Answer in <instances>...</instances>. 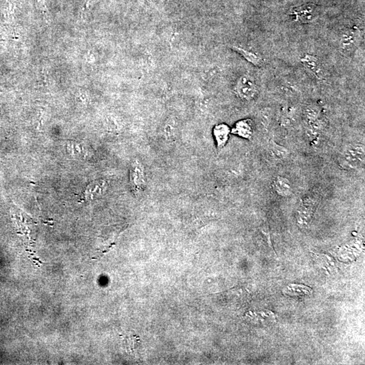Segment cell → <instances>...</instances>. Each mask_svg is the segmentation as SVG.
I'll return each mask as SVG.
<instances>
[{"instance_id":"6da1fadb","label":"cell","mask_w":365,"mask_h":365,"mask_svg":"<svg viewBox=\"0 0 365 365\" xmlns=\"http://www.w3.org/2000/svg\"><path fill=\"white\" fill-rule=\"evenodd\" d=\"M364 146L360 144H346L340 156L341 167L347 170L358 169L364 165Z\"/></svg>"},{"instance_id":"7a4b0ae2","label":"cell","mask_w":365,"mask_h":365,"mask_svg":"<svg viewBox=\"0 0 365 365\" xmlns=\"http://www.w3.org/2000/svg\"><path fill=\"white\" fill-rule=\"evenodd\" d=\"M318 205L317 198L312 196H304L296 210V220L300 225H308Z\"/></svg>"},{"instance_id":"3957f363","label":"cell","mask_w":365,"mask_h":365,"mask_svg":"<svg viewBox=\"0 0 365 365\" xmlns=\"http://www.w3.org/2000/svg\"><path fill=\"white\" fill-rule=\"evenodd\" d=\"M235 90L240 99L244 101H250L256 97L258 87L254 78L245 75L238 80Z\"/></svg>"},{"instance_id":"277c9868","label":"cell","mask_w":365,"mask_h":365,"mask_svg":"<svg viewBox=\"0 0 365 365\" xmlns=\"http://www.w3.org/2000/svg\"><path fill=\"white\" fill-rule=\"evenodd\" d=\"M318 7L312 4H307L294 7L291 10L290 15L295 21L299 23L309 24L315 21L318 17Z\"/></svg>"},{"instance_id":"5b68a950","label":"cell","mask_w":365,"mask_h":365,"mask_svg":"<svg viewBox=\"0 0 365 365\" xmlns=\"http://www.w3.org/2000/svg\"><path fill=\"white\" fill-rule=\"evenodd\" d=\"M130 176H131L130 180H131V186L135 193L140 194L145 191L147 180H146L145 168L141 162L138 160L133 162L131 166Z\"/></svg>"},{"instance_id":"8992f818","label":"cell","mask_w":365,"mask_h":365,"mask_svg":"<svg viewBox=\"0 0 365 365\" xmlns=\"http://www.w3.org/2000/svg\"><path fill=\"white\" fill-rule=\"evenodd\" d=\"M301 63L304 67L317 79L325 78V71L320 59L311 54H305L301 58Z\"/></svg>"},{"instance_id":"52a82bcc","label":"cell","mask_w":365,"mask_h":365,"mask_svg":"<svg viewBox=\"0 0 365 365\" xmlns=\"http://www.w3.org/2000/svg\"><path fill=\"white\" fill-rule=\"evenodd\" d=\"M360 38V32L356 28L345 30L341 35L340 45L342 51L351 52L356 48Z\"/></svg>"},{"instance_id":"ba28073f","label":"cell","mask_w":365,"mask_h":365,"mask_svg":"<svg viewBox=\"0 0 365 365\" xmlns=\"http://www.w3.org/2000/svg\"><path fill=\"white\" fill-rule=\"evenodd\" d=\"M274 192L281 197H290L292 194V186L290 180L283 176H277L272 182Z\"/></svg>"},{"instance_id":"9c48e42d","label":"cell","mask_w":365,"mask_h":365,"mask_svg":"<svg viewBox=\"0 0 365 365\" xmlns=\"http://www.w3.org/2000/svg\"><path fill=\"white\" fill-rule=\"evenodd\" d=\"M253 122L251 119H243L237 122L232 133L244 139H251L253 135Z\"/></svg>"},{"instance_id":"30bf717a","label":"cell","mask_w":365,"mask_h":365,"mask_svg":"<svg viewBox=\"0 0 365 365\" xmlns=\"http://www.w3.org/2000/svg\"><path fill=\"white\" fill-rule=\"evenodd\" d=\"M232 133L230 127L226 124L220 123L214 127L213 135L218 148H222L226 145Z\"/></svg>"},{"instance_id":"8fae6325","label":"cell","mask_w":365,"mask_h":365,"mask_svg":"<svg viewBox=\"0 0 365 365\" xmlns=\"http://www.w3.org/2000/svg\"><path fill=\"white\" fill-rule=\"evenodd\" d=\"M231 48L240 54V55H242L243 57L247 60L248 63H251L252 65L255 66V67H262L263 65V58L259 54L246 50L245 48H241L238 45H232Z\"/></svg>"},{"instance_id":"7c38bea8","label":"cell","mask_w":365,"mask_h":365,"mask_svg":"<svg viewBox=\"0 0 365 365\" xmlns=\"http://www.w3.org/2000/svg\"><path fill=\"white\" fill-rule=\"evenodd\" d=\"M268 150H269L270 154L279 160L286 159L290 154V150L288 148L280 145L272 140L270 141L268 144Z\"/></svg>"},{"instance_id":"4fadbf2b","label":"cell","mask_w":365,"mask_h":365,"mask_svg":"<svg viewBox=\"0 0 365 365\" xmlns=\"http://www.w3.org/2000/svg\"><path fill=\"white\" fill-rule=\"evenodd\" d=\"M304 116L308 125L321 119V110L317 106L308 105L304 110Z\"/></svg>"},{"instance_id":"5bb4252c","label":"cell","mask_w":365,"mask_h":365,"mask_svg":"<svg viewBox=\"0 0 365 365\" xmlns=\"http://www.w3.org/2000/svg\"><path fill=\"white\" fill-rule=\"evenodd\" d=\"M176 129L174 127L173 123H168L164 127V135L165 136L166 139H173L176 135Z\"/></svg>"}]
</instances>
